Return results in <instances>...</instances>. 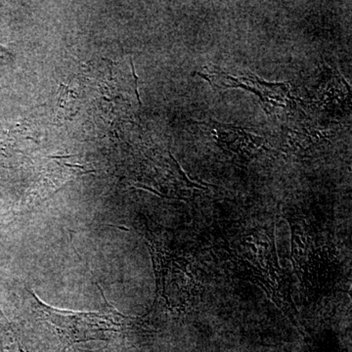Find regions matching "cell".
Instances as JSON below:
<instances>
[{
	"label": "cell",
	"mask_w": 352,
	"mask_h": 352,
	"mask_svg": "<svg viewBox=\"0 0 352 352\" xmlns=\"http://www.w3.org/2000/svg\"><path fill=\"white\" fill-rule=\"evenodd\" d=\"M0 349L2 352H27L19 337L10 327L0 329Z\"/></svg>",
	"instance_id": "7a4b0ae2"
},
{
	"label": "cell",
	"mask_w": 352,
	"mask_h": 352,
	"mask_svg": "<svg viewBox=\"0 0 352 352\" xmlns=\"http://www.w3.org/2000/svg\"><path fill=\"white\" fill-rule=\"evenodd\" d=\"M32 296L38 302L44 320L50 323L59 336L64 349L73 344L87 340H99L98 333L116 331L113 317L94 312H74L48 307L38 300L36 294Z\"/></svg>",
	"instance_id": "6da1fadb"
}]
</instances>
